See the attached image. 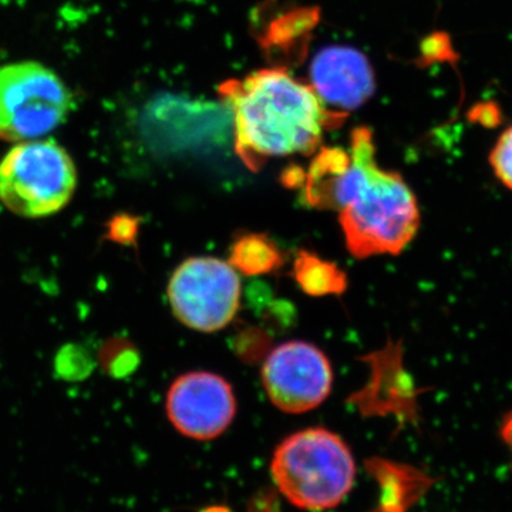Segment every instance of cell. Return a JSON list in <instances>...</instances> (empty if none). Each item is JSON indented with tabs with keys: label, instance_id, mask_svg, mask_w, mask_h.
Returning a JSON list of instances; mask_svg holds the SVG:
<instances>
[{
	"label": "cell",
	"instance_id": "5bb4252c",
	"mask_svg": "<svg viewBox=\"0 0 512 512\" xmlns=\"http://www.w3.org/2000/svg\"><path fill=\"white\" fill-rule=\"evenodd\" d=\"M137 232L136 221L131 218H119V220L113 221V228H111V234L117 241L127 242L134 238Z\"/></svg>",
	"mask_w": 512,
	"mask_h": 512
},
{
	"label": "cell",
	"instance_id": "5b68a950",
	"mask_svg": "<svg viewBox=\"0 0 512 512\" xmlns=\"http://www.w3.org/2000/svg\"><path fill=\"white\" fill-rule=\"evenodd\" d=\"M73 107L66 84L36 62L0 67V140L28 141L62 126Z\"/></svg>",
	"mask_w": 512,
	"mask_h": 512
},
{
	"label": "cell",
	"instance_id": "7a4b0ae2",
	"mask_svg": "<svg viewBox=\"0 0 512 512\" xmlns=\"http://www.w3.org/2000/svg\"><path fill=\"white\" fill-rule=\"evenodd\" d=\"M220 94L234 120L235 151L249 170L272 158L315 153L325 131L345 114L328 109L311 84L285 69H261L221 84Z\"/></svg>",
	"mask_w": 512,
	"mask_h": 512
},
{
	"label": "cell",
	"instance_id": "9c48e42d",
	"mask_svg": "<svg viewBox=\"0 0 512 512\" xmlns=\"http://www.w3.org/2000/svg\"><path fill=\"white\" fill-rule=\"evenodd\" d=\"M309 84L328 109L346 116L375 93V73L359 50L330 46L312 60Z\"/></svg>",
	"mask_w": 512,
	"mask_h": 512
},
{
	"label": "cell",
	"instance_id": "ba28073f",
	"mask_svg": "<svg viewBox=\"0 0 512 512\" xmlns=\"http://www.w3.org/2000/svg\"><path fill=\"white\" fill-rule=\"evenodd\" d=\"M235 413L237 402L232 387L214 373H187L168 390V419L190 439H217L231 426Z\"/></svg>",
	"mask_w": 512,
	"mask_h": 512
},
{
	"label": "cell",
	"instance_id": "9a60e30c",
	"mask_svg": "<svg viewBox=\"0 0 512 512\" xmlns=\"http://www.w3.org/2000/svg\"><path fill=\"white\" fill-rule=\"evenodd\" d=\"M500 433L501 439H503L512 457V410L504 417L503 423H501Z\"/></svg>",
	"mask_w": 512,
	"mask_h": 512
},
{
	"label": "cell",
	"instance_id": "277c9868",
	"mask_svg": "<svg viewBox=\"0 0 512 512\" xmlns=\"http://www.w3.org/2000/svg\"><path fill=\"white\" fill-rule=\"evenodd\" d=\"M76 185V165L55 140L22 141L0 163V201L22 217L56 214L72 200Z\"/></svg>",
	"mask_w": 512,
	"mask_h": 512
},
{
	"label": "cell",
	"instance_id": "4fadbf2b",
	"mask_svg": "<svg viewBox=\"0 0 512 512\" xmlns=\"http://www.w3.org/2000/svg\"><path fill=\"white\" fill-rule=\"evenodd\" d=\"M488 160L497 180L512 191V124L495 141Z\"/></svg>",
	"mask_w": 512,
	"mask_h": 512
},
{
	"label": "cell",
	"instance_id": "8fae6325",
	"mask_svg": "<svg viewBox=\"0 0 512 512\" xmlns=\"http://www.w3.org/2000/svg\"><path fill=\"white\" fill-rule=\"evenodd\" d=\"M292 274L309 296L342 295L348 288V278L338 265L309 251H299Z\"/></svg>",
	"mask_w": 512,
	"mask_h": 512
},
{
	"label": "cell",
	"instance_id": "7c38bea8",
	"mask_svg": "<svg viewBox=\"0 0 512 512\" xmlns=\"http://www.w3.org/2000/svg\"><path fill=\"white\" fill-rule=\"evenodd\" d=\"M229 264L245 275H265L284 264V255L266 235L248 234L232 244Z\"/></svg>",
	"mask_w": 512,
	"mask_h": 512
},
{
	"label": "cell",
	"instance_id": "6da1fadb",
	"mask_svg": "<svg viewBox=\"0 0 512 512\" xmlns=\"http://www.w3.org/2000/svg\"><path fill=\"white\" fill-rule=\"evenodd\" d=\"M303 197L319 210H339L350 254L397 255L420 227L416 195L396 171L383 170L369 128L357 127L349 151L322 148L302 173Z\"/></svg>",
	"mask_w": 512,
	"mask_h": 512
},
{
	"label": "cell",
	"instance_id": "30bf717a",
	"mask_svg": "<svg viewBox=\"0 0 512 512\" xmlns=\"http://www.w3.org/2000/svg\"><path fill=\"white\" fill-rule=\"evenodd\" d=\"M367 359L372 360V379L362 392L352 397L360 412L366 416L412 413L413 389L403 373L400 352H392L389 346Z\"/></svg>",
	"mask_w": 512,
	"mask_h": 512
},
{
	"label": "cell",
	"instance_id": "3957f363",
	"mask_svg": "<svg viewBox=\"0 0 512 512\" xmlns=\"http://www.w3.org/2000/svg\"><path fill=\"white\" fill-rule=\"evenodd\" d=\"M271 473L293 507L322 512L338 507L353 490L356 463L342 437L313 427L286 437L275 448Z\"/></svg>",
	"mask_w": 512,
	"mask_h": 512
},
{
	"label": "cell",
	"instance_id": "8992f818",
	"mask_svg": "<svg viewBox=\"0 0 512 512\" xmlns=\"http://www.w3.org/2000/svg\"><path fill=\"white\" fill-rule=\"evenodd\" d=\"M174 315L200 332H217L232 322L241 303V281L234 266L200 256L183 262L168 285Z\"/></svg>",
	"mask_w": 512,
	"mask_h": 512
},
{
	"label": "cell",
	"instance_id": "52a82bcc",
	"mask_svg": "<svg viewBox=\"0 0 512 512\" xmlns=\"http://www.w3.org/2000/svg\"><path fill=\"white\" fill-rule=\"evenodd\" d=\"M262 382L269 399L282 412H311L328 399L332 366L325 353L311 343L288 342L266 359Z\"/></svg>",
	"mask_w": 512,
	"mask_h": 512
}]
</instances>
